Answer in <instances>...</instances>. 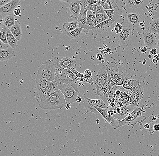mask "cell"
<instances>
[{
  "instance_id": "cell-1",
  "label": "cell",
  "mask_w": 159,
  "mask_h": 156,
  "mask_svg": "<svg viewBox=\"0 0 159 156\" xmlns=\"http://www.w3.org/2000/svg\"><path fill=\"white\" fill-rule=\"evenodd\" d=\"M66 104L64 95L60 91L48 98L39 102L40 108L45 110L61 109Z\"/></svg>"
},
{
  "instance_id": "cell-2",
  "label": "cell",
  "mask_w": 159,
  "mask_h": 156,
  "mask_svg": "<svg viewBox=\"0 0 159 156\" xmlns=\"http://www.w3.org/2000/svg\"><path fill=\"white\" fill-rule=\"evenodd\" d=\"M52 60L54 62L56 68V82L58 84H64L70 86L73 88L76 91L80 93L79 89L76 82L69 78L65 71L64 69L60 65L57 57H54Z\"/></svg>"
},
{
  "instance_id": "cell-3",
  "label": "cell",
  "mask_w": 159,
  "mask_h": 156,
  "mask_svg": "<svg viewBox=\"0 0 159 156\" xmlns=\"http://www.w3.org/2000/svg\"><path fill=\"white\" fill-rule=\"evenodd\" d=\"M37 77L48 82L55 81L56 68L53 60H47L42 64L39 69Z\"/></svg>"
},
{
  "instance_id": "cell-4",
  "label": "cell",
  "mask_w": 159,
  "mask_h": 156,
  "mask_svg": "<svg viewBox=\"0 0 159 156\" xmlns=\"http://www.w3.org/2000/svg\"><path fill=\"white\" fill-rule=\"evenodd\" d=\"M59 90L63 94L65 99L66 103H70L72 104L76 102L77 97L82 96L79 92L76 91L72 87L64 84H58Z\"/></svg>"
},
{
  "instance_id": "cell-5",
  "label": "cell",
  "mask_w": 159,
  "mask_h": 156,
  "mask_svg": "<svg viewBox=\"0 0 159 156\" xmlns=\"http://www.w3.org/2000/svg\"><path fill=\"white\" fill-rule=\"evenodd\" d=\"M107 67H104L99 69L98 73L93 78L94 85L97 91L104 86L108 79Z\"/></svg>"
},
{
  "instance_id": "cell-6",
  "label": "cell",
  "mask_w": 159,
  "mask_h": 156,
  "mask_svg": "<svg viewBox=\"0 0 159 156\" xmlns=\"http://www.w3.org/2000/svg\"><path fill=\"white\" fill-rule=\"evenodd\" d=\"M132 91V94L130 96V100L128 105L132 107H138V104L144 96L143 89V86L140 85L138 87L134 89Z\"/></svg>"
},
{
  "instance_id": "cell-7",
  "label": "cell",
  "mask_w": 159,
  "mask_h": 156,
  "mask_svg": "<svg viewBox=\"0 0 159 156\" xmlns=\"http://www.w3.org/2000/svg\"><path fill=\"white\" fill-rule=\"evenodd\" d=\"M135 108H136L132 107L129 105H124L120 108H117L113 110L114 112L113 116L115 119H117V121L123 120L134 111Z\"/></svg>"
},
{
  "instance_id": "cell-8",
  "label": "cell",
  "mask_w": 159,
  "mask_h": 156,
  "mask_svg": "<svg viewBox=\"0 0 159 156\" xmlns=\"http://www.w3.org/2000/svg\"><path fill=\"white\" fill-rule=\"evenodd\" d=\"M19 2V0H12L7 4L0 8L1 18L4 19L7 15L13 13L14 11L17 8Z\"/></svg>"
},
{
  "instance_id": "cell-9",
  "label": "cell",
  "mask_w": 159,
  "mask_h": 156,
  "mask_svg": "<svg viewBox=\"0 0 159 156\" xmlns=\"http://www.w3.org/2000/svg\"><path fill=\"white\" fill-rule=\"evenodd\" d=\"M64 2L67 3L69 6L71 17L77 20L81 10V1L73 0L66 1Z\"/></svg>"
},
{
  "instance_id": "cell-10",
  "label": "cell",
  "mask_w": 159,
  "mask_h": 156,
  "mask_svg": "<svg viewBox=\"0 0 159 156\" xmlns=\"http://www.w3.org/2000/svg\"><path fill=\"white\" fill-rule=\"evenodd\" d=\"M35 82L38 90L40 99H43L46 95L49 82L46 80L39 78V77H37Z\"/></svg>"
},
{
  "instance_id": "cell-11",
  "label": "cell",
  "mask_w": 159,
  "mask_h": 156,
  "mask_svg": "<svg viewBox=\"0 0 159 156\" xmlns=\"http://www.w3.org/2000/svg\"><path fill=\"white\" fill-rule=\"evenodd\" d=\"M143 107V105L140 107H136L135 109H134V111L132 112L131 113L129 114L127 117H125L124 119H123L122 120H120V121H116V126L114 128V129H118L119 127H121V126H124V125H127L129 122H131V121H134V120L138 117L137 115V112L141 108Z\"/></svg>"
},
{
  "instance_id": "cell-12",
  "label": "cell",
  "mask_w": 159,
  "mask_h": 156,
  "mask_svg": "<svg viewBox=\"0 0 159 156\" xmlns=\"http://www.w3.org/2000/svg\"><path fill=\"white\" fill-rule=\"evenodd\" d=\"M144 43L148 49H151L157 45V39L154 34L147 31L143 34Z\"/></svg>"
},
{
  "instance_id": "cell-13",
  "label": "cell",
  "mask_w": 159,
  "mask_h": 156,
  "mask_svg": "<svg viewBox=\"0 0 159 156\" xmlns=\"http://www.w3.org/2000/svg\"><path fill=\"white\" fill-rule=\"evenodd\" d=\"M118 35L119 41L125 47H128V42L131 35V29L128 27L124 26L122 31Z\"/></svg>"
},
{
  "instance_id": "cell-14",
  "label": "cell",
  "mask_w": 159,
  "mask_h": 156,
  "mask_svg": "<svg viewBox=\"0 0 159 156\" xmlns=\"http://www.w3.org/2000/svg\"><path fill=\"white\" fill-rule=\"evenodd\" d=\"M58 62L61 66L64 69H70L73 68L76 64L75 59H71L68 57H57Z\"/></svg>"
},
{
  "instance_id": "cell-15",
  "label": "cell",
  "mask_w": 159,
  "mask_h": 156,
  "mask_svg": "<svg viewBox=\"0 0 159 156\" xmlns=\"http://www.w3.org/2000/svg\"><path fill=\"white\" fill-rule=\"evenodd\" d=\"M87 19L84 29L86 30H93L97 25L96 16L94 12L91 11H87Z\"/></svg>"
},
{
  "instance_id": "cell-16",
  "label": "cell",
  "mask_w": 159,
  "mask_h": 156,
  "mask_svg": "<svg viewBox=\"0 0 159 156\" xmlns=\"http://www.w3.org/2000/svg\"><path fill=\"white\" fill-rule=\"evenodd\" d=\"M16 56V51L12 47L0 50V61L2 62L10 60Z\"/></svg>"
},
{
  "instance_id": "cell-17",
  "label": "cell",
  "mask_w": 159,
  "mask_h": 156,
  "mask_svg": "<svg viewBox=\"0 0 159 156\" xmlns=\"http://www.w3.org/2000/svg\"><path fill=\"white\" fill-rule=\"evenodd\" d=\"M95 108L99 112L100 115L103 116L104 119L106 120L107 122H109L111 126L114 127V128L116 126L117 121L115 120L114 116H111L109 115L108 109L98 108Z\"/></svg>"
},
{
  "instance_id": "cell-18",
  "label": "cell",
  "mask_w": 159,
  "mask_h": 156,
  "mask_svg": "<svg viewBox=\"0 0 159 156\" xmlns=\"http://www.w3.org/2000/svg\"><path fill=\"white\" fill-rule=\"evenodd\" d=\"M60 91L58 84L55 81L49 82L48 88L47 92L46 95L44 98L40 100H43L48 98L52 96L53 95L57 93Z\"/></svg>"
},
{
  "instance_id": "cell-19",
  "label": "cell",
  "mask_w": 159,
  "mask_h": 156,
  "mask_svg": "<svg viewBox=\"0 0 159 156\" xmlns=\"http://www.w3.org/2000/svg\"><path fill=\"white\" fill-rule=\"evenodd\" d=\"M114 23L113 20L109 19L105 21L98 24L93 28L92 30L94 33H100V32H103L106 30V29H107L109 27L111 26V25Z\"/></svg>"
},
{
  "instance_id": "cell-20",
  "label": "cell",
  "mask_w": 159,
  "mask_h": 156,
  "mask_svg": "<svg viewBox=\"0 0 159 156\" xmlns=\"http://www.w3.org/2000/svg\"><path fill=\"white\" fill-rule=\"evenodd\" d=\"M85 100L87 101V102L90 105H92L94 108H104V109H108V106L106 105V103L104 102V101L101 99H91L88 98L87 97L84 96Z\"/></svg>"
},
{
  "instance_id": "cell-21",
  "label": "cell",
  "mask_w": 159,
  "mask_h": 156,
  "mask_svg": "<svg viewBox=\"0 0 159 156\" xmlns=\"http://www.w3.org/2000/svg\"><path fill=\"white\" fill-rule=\"evenodd\" d=\"M10 30L14 36L16 37V39L18 40H20L22 36V32L21 28L20 23L18 19H16V22L14 25L11 27Z\"/></svg>"
},
{
  "instance_id": "cell-22",
  "label": "cell",
  "mask_w": 159,
  "mask_h": 156,
  "mask_svg": "<svg viewBox=\"0 0 159 156\" xmlns=\"http://www.w3.org/2000/svg\"><path fill=\"white\" fill-rule=\"evenodd\" d=\"M87 11L84 9V7L82 6L81 4V10L80 11L79 16L77 18V20L78 21L79 27L80 28H85L86 22L87 19Z\"/></svg>"
},
{
  "instance_id": "cell-23",
  "label": "cell",
  "mask_w": 159,
  "mask_h": 156,
  "mask_svg": "<svg viewBox=\"0 0 159 156\" xmlns=\"http://www.w3.org/2000/svg\"><path fill=\"white\" fill-rule=\"evenodd\" d=\"M110 88H111V87H110V83L107 79L104 86L101 87L99 89V90L97 91L96 95L99 96L100 99H101L104 101L105 100L106 95L108 93Z\"/></svg>"
},
{
  "instance_id": "cell-24",
  "label": "cell",
  "mask_w": 159,
  "mask_h": 156,
  "mask_svg": "<svg viewBox=\"0 0 159 156\" xmlns=\"http://www.w3.org/2000/svg\"><path fill=\"white\" fill-rule=\"evenodd\" d=\"M105 14L108 16L109 19L115 22L121 15L122 11L120 8L115 9L111 10L104 11Z\"/></svg>"
},
{
  "instance_id": "cell-25",
  "label": "cell",
  "mask_w": 159,
  "mask_h": 156,
  "mask_svg": "<svg viewBox=\"0 0 159 156\" xmlns=\"http://www.w3.org/2000/svg\"><path fill=\"white\" fill-rule=\"evenodd\" d=\"M127 19L131 25L133 26L139 24L141 19V17L136 13H130L127 14Z\"/></svg>"
},
{
  "instance_id": "cell-26",
  "label": "cell",
  "mask_w": 159,
  "mask_h": 156,
  "mask_svg": "<svg viewBox=\"0 0 159 156\" xmlns=\"http://www.w3.org/2000/svg\"><path fill=\"white\" fill-rule=\"evenodd\" d=\"M149 31L155 35L159 36V18L152 21L149 25Z\"/></svg>"
},
{
  "instance_id": "cell-27",
  "label": "cell",
  "mask_w": 159,
  "mask_h": 156,
  "mask_svg": "<svg viewBox=\"0 0 159 156\" xmlns=\"http://www.w3.org/2000/svg\"><path fill=\"white\" fill-rule=\"evenodd\" d=\"M3 20L4 25L7 28L10 29L14 25L16 22V18H15V15L13 13L5 17L4 18Z\"/></svg>"
},
{
  "instance_id": "cell-28",
  "label": "cell",
  "mask_w": 159,
  "mask_h": 156,
  "mask_svg": "<svg viewBox=\"0 0 159 156\" xmlns=\"http://www.w3.org/2000/svg\"><path fill=\"white\" fill-rule=\"evenodd\" d=\"M79 27L78 21L77 20L70 22H66L62 25V27L65 31L67 32H70L75 30Z\"/></svg>"
},
{
  "instance_id": "cell-29",
  "label": "cell",
  "mask_w": 159,
  "mask_h": 156,
  "mask_svg": "<svg viewBox=\"0 0 159 156\" xmlns=\"http://www.w3.org/2000/svg\"><path fill=\"white\" fill-rule=\"evenodd\" d=\"M7 37L8 44L13 49L15 50L17 45L18 40L14 36V35L11 32V31H10L9 29H8L7 31Z\"/></svg>"
},
{
  "instance_id": "cell-30",
  "label": "cell",
  "mask_w": 159,
  "mask_h": 156,
  "mask_svg": "<svg viewBox=\"0 0 159 156\" xmlns=\"http://www.w3.org/2000/svg\"><path fill=\"white\" fill-rule=\"evenodd\" d=\"M82 103H83V105H84V108H85V109H86L87 113H89V112H93V113L96 114V115H100V113H99V112L95 108L90 105V104H89V103L87 102V101L85 100V99H84V97H83Z\"/></svg>"
},
{
  "instance_id": "cell-31",
  "label": "cell",
  "mask_w": 159,
  "mask_h": 156,
  "mask_svg": "<svg viewBox=\"0 0 159 156\" xmlns=\"http://www.w3.org/2000/svg\"><path fill=\"white\" fill-rule=\"evenodd\" d=\"M0 27V40L3 43L5 44H8L7 40V31L8 28H7L4 24H1Z\"/></svg>"
},
{
  "instance_id": "cell-32",
  "label": "cell",
  "mask_w": 159,
  "mask_h": 156,
  "mask_svg": "<svg viewBox=\"0 0 159 156\" xmlns=\"http://www.w3.org/2000/svg\"><path fill=\"white\" fill-rule=\"evenodd\" d=\"M104 11L111 10L119 8L115 1L113 0H107L103 7Z\"/></svg>"
},
{
  "instance_id": "cell-33",
  "label": "cell",
  "mask_w": 159,
  "mask_h": 156,
  "mask_svg": "<svg viewBox=\"0 0 159 156\" xmlns=\"http://www.w3.org/2000/svg\"><path fill=\"white\" fill-rule=\"evenodd\" d=\"M82 30H83V28L78 27L75 30H73V31L67 32V35L71 39H78L81 36L82 33Z\"/></svg>"
},
{
  "instance_id": "cell-34",
  "label": "cell",
  "mask_w": 159,
  "mask_h": 156,
  "mask_svg": "<svg viewBox=\"0 0 159 156\" xmlns=\"http://www.w3.org/2000/svg\"><path fill=\"white\" fill-rule=\"evenodd\" d=\"M130 98V96L128 94L124 92H122L119 96V101L123 103L124 105H128Z\"/></svg>"
},
{
  "instance_id": "cell-35",
  "label": "cell",
  "mask_w": 159,
  "mask_h": 156,
  "mask_svg": "<svg viewBox=\"0 0 159 156\" xmlns=\"http://www.w3.org/2000/svg\"><path fill=\"white\" fill-rule=\"evenodd\" d=\"M107 72H108V80L110 83V87L115 86H116V80L114 78V76L112 74V69L107 67Z\"/></svg>"
},
{
  "instance_id": "cell-36",
  "label": "cell",
  "mask_w": 159,
  "mask_h": 156,
  "mask_svg": "<svg viewBox=\"0 0 159 156\" xmlns=\"http://www.w3.org/2000/svg\"><path fill=\"white\" fill-rule=\"evenodd\" d=\"M127 4L130 7L133 9H136L139 8L141 6L143 3L142 0H128L126 1Z\"/></svg>"
},
{
  "instance_id": "cell-37",
  "label": "cell",
  "mask_w": 159,
  "mask_h": 156,
  "mask_svg": "<svg viewBox=\"0 0 159 156\" xmlns=\"http://www.w3.org/2000/svg\"><path fill=\"white\" fill-rule=\"evenodd\" d=\"M133 80L131 79V76L129 74L128 77L124 80V84L122 86L123 87L127 90L132 91V84L133 82Z\"/></svg>"
},
{
  "instance_id": "cell-38",
  "label": "cell",
  "mask_w": 159,
  "mask_h": 156,
  "mask_svg": "<svg viewBox=\"0 0 159 156\" xmlns=\"http://www.w3.org/2000/svg\"><path fill=\"white\" fill-rule=\"evenodd\" d=\"M95 16H96V22H97V25L105 21L107 19H109V17L107 15L105 14V13L103 14H95Z\"/></svg>"
},
{
  "instance_id": "cell-39",
  "label": "cell",
  "mask_w": 159,
  "mask_h": 156,
  "mask_svg": "<svg viewBox=\"0 0 159 156\" xmlns=\"http://www.w3.org/2000/svg\"><path fill=\"white\" fill-rule=\"evenodd\" d=\"M64 70L65 72H66L67 74L69 76V78H71L72 80L75 82H76L77 81H80V79L77 78V77L75 75L74 73L70 70V69H64Z\"/></svg>"
},
{
  "instance_id": "cell-40",
  "label": "cell",
  "mask_w": 159,
  "mask_h": 156,
  "mask_svg": "<svg viewBox=\"0 0 159 156\" xmlns=\"http://www.w3.org/2000/svg\"><path fill=\"white\" fill-rule=\"evenodd\" d=\"M92 11L97 14H103L105 13L103 8L99 6H97L96 7H93Z\"/></svg>"
},
{
  "instance_id": "cell-41",
  "label": "cell",
  "mask_w": 159,
  "mask_h": 156,
  "mask_svg": "<svg viewBox=\"0 0 159 156\" xmlns=\"http://www.w3.org/2000/svg\"><path fill=\"white\" fill-rule=\"evenodd\" d=\"M70 70L74 73L75 75L77 78L80 79V82H83V81H84V74H83L80 73L78 71H76L74 68H72V69H70Z\"/></svg>"
},
{
  "instance_id": "cell-42",
  "label": "cell",
  "mask_w": 159,
  "mask_h": 156,
  "mask_svg": "<svg viewBox=\"0 0 159 156\" xmlns=\"http://www.w3.org/2000/svg\"><path fill=\"white\" fill-rule=\"evenodd\" d=\"M114 27L115 32H116V34H119L122 31L123 29V26L119 23H117L114 25Z\"/></svg>"
},
{
  "instance_id": "cell-43",
  "label": "cell",
  "mask_w": 159,
  "mask_h": 156,
  "mask_svg": "<svg viewBox=\"0 0 159 156\" xmlns=\"http://www.w3.org/2000/svg\"><path fill=\"white\" fill-rule=\"evenodd\" d=\"M91 76H92V73L91 71L89 70H86L84 74V81L91 78Z\"/></svg>"
},
{
  "instance_id": "cell-44",
  "label": "cell",
  "mask_w": 159,
  "mask_h": 156,
  "mask_svg": "<svg viewBox=\"0 0 159 156\" xmlns=\"http://www.w3.org/2000/svg\"><path fill=\"white\" fill-rule=\"evenodd\" d=\"M10 47H11V46L8 44H5L1 41L0 42V50L8 49Z\"/></svg>"
},
{
  "instance_id": "cell-45",
  "label": "cell",
  "mask_w": 159,
  "mask_h": 156,
  "mask_svg": "<svg viewBox=\"0 0 159 156\" xmlns=\"http://www.w3.org/2000/svg\"><path fill=\"white\" fill-rule=\"evenodd\" d=\"M11 1V0H0V8L7 4Z\"/></svg>"
},
{
  "instance_id": "cell-46",
  "label": "cell",
  "mask_w": 159,
  "mask_h": 156,
  "mask_svg": "<svg viewBox=\"0 0 159 156\" xmlns=\"http://www.w3.org/2000/svg\"><path fill=\"white\" fill-rule=\"evenodd\" d=\"M150 54L152 56H155L157 54V49L156 48H153L150 51Z\"/></svg>"
},
{
  "instance_id": "cell-47",
  "label": "cell",
  "mask_w": 159,
  "mask_h": 156,
  "mask_svg": "<svg viewBox=\"0 0 159 156\" xmlns=\"http://www.w3.org/2000/svg\"><path fill=\"white\" fill-rule=\"evenodd\" d=\"M13 14L15 15L20 16L21 12V11L19 8H16L14 11Z\"/></svg>"
},
{
  "instance_id": "cell-48",
  "label": "cell",
  "mask_w": 159,
  "mask_h": 156,
  "mask_svg": "<svg viewBox=\"0 0 159 156\" xmlns=\"http://www.w3.org/2000/svg\"><path fill=\"white\" fill-rule=\"evenodd\" d=\"M140 49L141 52H142V53H143V54H146V53H147V52H148V48H147L146 46L141 47V48H140Z\"/></svg>"
},
{
  "instance_id": "cell-49",
  "label": "cell",
  "mask_w": 159,
  "mask_h": 156,
  "mask_svg": "<svg viewBox=\"0 0 159 156\" xmlns=\"http://www.w3.org/2000/svg\"><path fill=\"white\" fill-rule=\"evenodd\" d=\"M106 1H97V2H98V6H100L102 7H103L104 6V3Z\"/></svg>"
},
{
  "instance_id": "cell-50",
  "label": "cell",
  "mask_w": 159,
  "mask_h": 156,
  "mask_svg": "<svg viewBox=\"0 0 159 156\" xmlns=\"http://www.w3.org/2000/svg\"><path fill=\"white\" fill-rule=\"evenodd\" d=\"M83 97H84V96L83 95L82 96H80L77 97L76 99V102L79 103L82 102Z\"/></svg>"
},
{
  "instance_id": "cell-51",
  "label": "cell",
  "mask_w": 159,
  "mask_h": 156,
  "mask_svg": "<svg viewBox=\"0 0 159 156\" xmlns=\"http://www.w3.org/2000/svg\"><path fill=\"white\" fill-rule=\"evenodd\" d=\"M153 129L155 131H159V124H156L153 126Z\"/></svg>"
},
{
  "instance_id": "cell-52",
  "label": "cell",
  "mask_w": 159,
  "mask_h": 156,
  "mask_svg": "<svg viewBox=\"0 0 159 156\" xmlns=\"http://www.w3.org/2000/svg\"><path fill=\"white\" fill-rule=\"evenodd\" d=\"M71 107V103H67L66 104L65 107L66 109V110H69V109H70Z\"/></svg>"
},
{
  "instance_id": "cell-53",
  "label": "cell",
  "mask_w": 159,
  "mask_h": 156,
  "mask_svg": "<svg viewBox=\"0 0 159 156\" xmlns=\"http://www.w3.org/2000/svg\"><path fill=\"white\" fill-rule=\"evenodd\" d=\"M96 57H97V59L99 60V61H101V60H102V59H103V56L100 54H97Z\"/></svg>"
},
{
  "instance_id": "cell-54",
  "label": "cell",
  "mask_w": 159,
  "mask_h": 156,
  "mask_svg": "<svg viewBox=\"0 0 159 156\" xmlns=\"http://www.w3.org/2000/svg\"><path fill=\"white\" fill-rule=\"evenodd\" d=\"M108 113H109V115L110 116H113L114 115V111L113 110H109V109H108Z\"/></svg>"
},
{
  "instance_id": "cell-55",
  "label": "cell",
  "mask_w": 159,
  "mask_h": 156,
  "mask_svg": "<svg viewBox=\"0 0 159 156\" xmlns=\"http://www.w3.org/2000/svg\"><path fill=\"white\" fill-rule=\"evenodd\" d=\"M157 47L158 50L159 51V36H158L157 38Z\"/></svg>"
},
{
  "instance_id": "cell-56",
  "label": "cell",
  "mask_w": 159,
  "mask_h": 156,
  "mask_svg": "<svg viewBox=\"0 0 159 156\" xmlns=\"http://www.w3.org/2000/svg\"><path fill=\"white\" fill-rule=\"evenodd\" d=\"M144 127L146 129H148L150 128V124L149 123H146L144 126Z\"/></svg>"
},
{
  "instance_id": "cell-57",
  "label": "cell",
  "mask_w": 159,
  "mask_h": 156,
  "mask_svg": "<svg viewBox=\"0 0 159 156\" xmlns=\"http://www.w3.org/2000/svg\"><path fill=\"white\" fill-rule=\"evenodd\" d=\"M158 62V61H157V59H155V58H153V59H152V62L155 64H157Z\"/></svg>"
},
{
  "instance_id": "cell-58",
  "label": "cell",
  "mask_w": 159,
  "mask_h": 156,
  "mask_svg": "<svg viewBox=\"0 0 159 156\" xmlns=\"http://www.w3.org/2000/svg\"><path fill=\"white\" fill-rule=\"evenodd\" d=\"M154 58L157 59V61H159V54H157V55L154 56Z\"/></svg>"
},
{
  "instance_id": "cell-59",
  "label": "cell",
  "mask_w": 159,
  "mask_h": 156,
  "mask_svg": "<svg viewBox=\"0 0 159 156\" xmlns=\"http://www.w3.org/2000/svg\"><path fill=\"white\" fill-rule=\"evenodd\" d=\"M152 56H151V55H150V54H149V55H148V58H149V59H151V58H152Z\"/></svg>"
}]
</instances>
